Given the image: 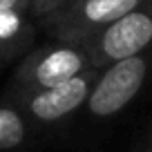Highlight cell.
<instances>
[{"instance_id":"cell-1","label":"cell","mask_w":152,"mask_h":152,"mask_svg":"<svg viewBox=\"0 0 152 152\" xmlns=\"http://www.w3.org/2000/svg\"><path fill=\"white\" fill-rule=\"evenodd\" d=\"M152 72V49L134 56H125L101 67L94 85L85 101V110L92 119H112L121 114L145 85Z\"/></svg>"},{"instance_id":"cell-2","label":"cell","mask_w":152,"mask_h":152,"mask_svg":"<svg viewBox=\"0 0 152 152\" xmlns=\"http://www.w3.org/2000/svg\"><path fill=\"white\" fill-rule=\"evenodd\" d=\"M92 58L81 43L52 40L25 54L14 74V90H45L90 69Z\"/></svg>"},{"instance_id":"cell-3","label":"cell","mask_w":152,"mask_h":152,"mask_svg":"<svg viewBox=\"0 0 152 152\" xmlns=\"http://www.w3.org/2000/svg\"><path fill=\"white\" fill-rule=\"evenodd\" d=\"M139 2L143 0H67L54 14L40 20V25L52 40L85 43Z\"/></svg>"},{"instance_id":"cell-4","label":"cell","mask_w":152,"mask_h":152,"mask_svg":"<svg viewBox=\"0 0 152 152\" xmlns=\"http://www.w3.org/2000/svg\"><path fill=\"white\" fill-rule=\"evenodd\" d=\"M94 67H105L125 56L152 49V0H143L96 36L81 43Z\"/></svg>"},{"instance_id":"cell-5","label":"cell","mask_w":152,"mask_h":152,"mask_svg":"<svg viewBox=\"0 0 152 152\" xmlns=\"http://www.w3.org/2000/svg\"><path fill=\"white\" fill-rule=\"evenodd\" d=\"M99 74V67L81 72L78 76L65 83H58L45 90H11V96L20 107L25 110L34 125H52L58 121L72 116L81 107H85V101L94 85V78Z\"/></svg>"},{"instance_id":"cell-6","label":"cell","mask_w":152,"mask_h":152,"mask_svg":"<svg viewBox=\"0 0 152 152\" xmlns=\"http://www.w3.org/2000/svg\"><path fill=\"white\" fill-rule=\"evenodd\" d=\"M36 38V23L27 11L0 9V61L23 56Z\"/></svg>"},{"instance_id":"cell-7","label":"cell","mask_w":152,"mask_h":152,"mask_svg":"<svg viewBox=\"0 0 152 152\" xmlns=\"http://www.w3.org/2000/svg\"><path fill=\"white\" fill-rule=\"evenodd\" d=\"M34 123L14 99L0 101V152H14L27 143Z\"/></svg>"},{"instance_id":"cell-8","label":"cell","mask_w":152,"mask_h":152,"mask_svg":"<svg viewBox=\"0 0 152 152\" xmlns=\"http://www.w3.org/2000/svg\"><path fill=\"white\" fill-rule=\"evenodd\" d=\"M67 0H31V5H29V16H31L34 23H40L43 18H47L49 14L63 7Z\"/></svg>"},{"instance_id":"cell-9","label":"cell","mask_w":152,"mask_h":152,"mask_svg":"<svg viewBox=\"0 0 152 152\" xmlns=\"http://www.w3.org/2000/svg\"><path fill=\"white\" fill-rule=\"evenodd\" d=\"M29 5L31 0H0V9H18L29 14Z\"/></svg>"},{"instance_id":"cell-10","label":"cell","mask_w":152,"mask_h":152,"mask_svg":"<svg viewBox=\"0 0 152 152\" xmlns=\"http://www.w3.org/2000/svg\"><path fill=\"white\" fill-rule=\"evenodd\" d=\"M141 152H152V134H150V139H148V143L143 145V150Z\"/></svg>"},{"instance_id":"cell-11","label":"cell","mask_w":152,"mask_h":152,"mask_svg":"<svg viewBox=\"0 0 152 152\" xmlns=\"http://www.w3.org/2000/svg\"><path fill=\"white\" fill-rule=\"evenodd\" d=\"M0 67H2V61H0Z\"/></svg>"}]
</instances>
